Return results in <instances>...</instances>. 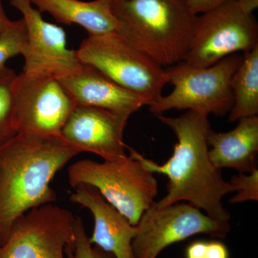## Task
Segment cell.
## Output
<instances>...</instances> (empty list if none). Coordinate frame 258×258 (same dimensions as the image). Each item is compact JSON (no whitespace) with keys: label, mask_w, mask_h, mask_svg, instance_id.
Listing matches in <instances>:
<instances>
[{"label":"cell","mask_w":258,"mask_h":258,"mask_svg":"<svg viewBox=\"0 0 258 258\" xmlns=\"http://www.w3.org/2000/svg\"><path fill=\"white\" fill-rule=\"evenodd\" d=\"M14 94L18 132L60 136L77 106L60 79L50 75L18 74Z\"/></svg>","instance_id":"10"},{"label":"cell","mask_w":258,"mask_h":258,"mask_svg":"<svg viewBox=\"0 0 258 258\" xmlns=\"http://www.w3.org/2000/svg\"><path fill=\"white\" fill-rule=\"evenodd\" d=\"M238 121L230 132L210 131L209 156L217 169L230 168L245 174L257 168L258 116L246 117Z\"/></svg>","instance_id":"15"},{"label":"cell","mask_w":258,"mask_h":258,"mask_svg":"<svg viewBox=\"0 0 258 258\" xmlns=\"http://www.w3.org/2000/svg\"><path fill=\"white\" fill-rule=\"evenodd\" d=\"M228 0H186L191 13L199 15L220 6Z\"/></svg>","instance_id":"22"},{"label":"cell","mask_w":258,"mask_h":258,"mask_svg":"<svg viewBox=\"0 0 258 258\" xmlns=\"http://www.w3.org/2000/svg\"><path fill=\"white\" fill-rule=\"evenodd\" d=\"M241 9L248 14H252L258 8V0H237Z\"/></svg>","instance_id":"25"},{"label":"cell","mask_w":258,"mask_h":258,"mask_svg":"<svg viewBox=\"0 0 258 258\" xmlns=\"http://www.w3.org/2000/svg\"><path fill=\"white\" fill-rule=\"evenodd\" d=\"M72 203L87 208L92 214L94 229L90 241L115 258H134L132 242L135 226L103 198L99 191L88 184L75 187L70 198Z\"/></svg>","instance_id":"14"},{"label":"cell","mask_w":258,"mask_h":258,"mask_svg":"<svg viewBox=\"0 0 258 258\" xmlns=\"http://www.w3.org/2000/svg\"><path fill=\"white\" fill-rule=\"evenodd\" d=\"M64 254L66 258H115L113 254L91 243L80 217L75 219L74 238L66 246Z\"/></svg>","instance_id":"20"},{"label":"cell","mask_w":258,"mask_h":258,"mask_svg":"<svg viewBox=\"0 0 258 258\" xmlns=\"http://www.w3.org/2000/svg\"><path fill=\"white\" fill-rule=\"evenodd\" d=\"M80 153L60 136L26 132L0 147V245L19 217L55 203L51 181Z\"/></svg>","instance_id":"2"},{"label":"cell","mask_w":258,"mask_h":258,"mask_svg":"<svg viewBox=\"0 0 258 258\" xmlns=\"http://www.w3.org/2000/svg\"><path fill=\"white\" fill-rule=\"evenodd\" d=\"M230 182L237 191L231 198L230 203H242L247 201L258 200V169H254L249 174L239 173V175L232 176Z\"/></svg>","instance_id":"21"},{"label":"cell","mask_w":258,"mask_h":258,"mask_svg":"<svg viewBox=\"0 0 258 258\" xmlns=\"http://www.w3.org/2000/svg\"><path fill=\"white\" fill-rule=\"evenodd\" d=\"M76 55L82 64L92 66L122 87L137 93L149 105L162 96L170 75L118 32L88 35Z\"/></svg>","instance_id":"5"},{"label":"cell","mask_w":258,"mask_h":258,"mask_svg":"<svg viewBox=\"0 0 258 258\" xmlns=\"http://www.w3.org/2000/svg\"><path fill=\"white\" fill-rule=\"evenodd\" d=\"M208 241L196 240L186 247L185 258H207Z\"/></svg>","instance_id":"24"},{"label":"cell","mask_w":258,"mask_h":258,"mask_svg":"<svg viewBox=\"0 0 258 258\" xmlns=\"http://www.w3.org/2000/svg\"><path fill=\"white\" fill-rule=\"evenodd\" d=\"M26 42L27 31L23 19L11 20L0 34V69L6 66L10 58L23 55Z\"/></svg>","instance_id":"19"},{"label":"cell","mask_w":258,"mask_h":258,"mask_svg":"<svg viewBox=\"0 0 258 258\" xmlns=\"http://www.w3.org/2000/svg\"><path fill=\"white\" fill-rule=\"evenodd\" d=\"M60 81L77 106L96 107L130 117L142 107L145 98L122 87L92 66L82 64Z\"/></svg>","instance_id":"13"},{"label":"cell","mask_w":258,"mask_h":258,"mask_svg":"<svg viewBox=\"0 0 258 258\" xmlns=\"http://www.w3.org/2000/svg\"><path fill=\"white\" fill-rule=\"evenodd\" d=\"M40 13H49L64 25L76 24L88 35H99L118 31V20L111 10L112 0H30Z\"/></svg>","instance_id":"16"},{"label":"cell","mask_w":258,"mask_h":258,"mask_svg":"<svg viewBox=\"0 0 258 258\" xmlns=\"http://www.w3.org/2000/svg\"><path fill=\"white\" fill-rule=\"evenodd\" d=\"M257 45L258 25L253 14L241 9L237 0H228L198 15L183 62L193 67H208Z\"/></svg>","instance_id":"7"},{"label":"cell","mask_w":258,"mask_h":258,"mask_svg":"<svg viewBox=\"0 0 258 258\" xmlns=\"http://www.w3.org/2000/svg\"><path fill=\"white\" fill-rule=\"evenodd\" d=\"M242 55L227 56L208 67H193L184 62L168 68L171 93L149 105L156 116L172 109L187 110L201 114L224 115L233 106L231 79Z\"/></svg>","instance_id":"6"},{"label":"cell","mask_w":258,"mask_h":258,"mask_svg":"<svg viewBox=\"0 0 258 258\" xmlns=\"http://www.w3.org/2000/svg\"><path fill=\"white\" fill-rule=\"evenodd\" d=\"M21 13L27 31L23 73L50 75L60 79L81 67L76 50L67 47L63 29L44 20L30 0H10Z\"/></svg>","instance_id":"11"},{"label":"cell","mask_w":258,"mask_h":258,"mask_svg":"<svg viewBox=\"0 0 258 258\" xmlns=\"http://www.w3.org/2000/svg\"><path fill=\"white\" fill-rule=\"evenodd\" d=\"M233 106L229 121L258 114V45L244 52L240 66L231 79Z\"/></svg>","instance_id":"17"},{"label":"cell","mask_w":258,"mask_h":258,"mask_svg":"<svg viewBox=\"0 0 258 258\" xmlns=\"http://www.w3.org/2000/svg\"><path fill=\"white\" fill-rule=\"evenodd\" d=\"M132 242L134 258H157L166 247L199 234L225 239L229 221L215 220L189 203L164 208L153 204L144 212Z\"/></svg>","instance_id":"8"},{"label":"cell","mask_w":258,"mask_h":258,"mask_svg":"<svg viewBox=\"0 0 258 258\" xmlns=\"http://www.w3.org/2000/svg\"><path fill=\"white\" fill-rule=\"evenodd\" d=\"M154 173L142 161L129 155L120 160L103 162L83 159L71 164L68 171L69 184H88L136 226L144 212L155 203L158 191Z\"/></svg>","instance_id":"4"},{"label":"cell","mask_w":258,"mask_h":258,"mask_svg":"<svg viewBox=\"0 0 258 258\" xmlns=\"http://www.w3.org/2000/svg\"><path fill=\"white\" fill-rule=\"evenodd\" d=\"M17 76L8 66L0 69V147L18 133L14 94Z\"/></svg>","instance_id":"18"},{"label":"cell","mask_w":258,"mask_h":258,"mask_svg":"<svg viewBox=\"0 0 258 258\" xmlns=\"http://www.w3.org/2000/svg\"><path fill=\"white\" fill-rule=\"evenodd\" d=\"M10 21L11 20L7 16L3 8V0H0V34L4 31L7 26L9 25Z\"/></svg>","instance_id":"26"},{"label":"cell","mask_w":258,"mask_h":258,"mask_svg":"<svg viewBox=\"0 0 258 258\" xmlns=\"http://www.w3.org/2000/svg\"><path fill=\"white\" fill-rule=\"evenodd\" d=\"M207 258H230V252L227 246L220 241H208Z\"/></svg>","instance_id":"23"},{"label":"cell","mask_w":258,"mask_h":258,"mask_svg":"<svg viewBox=\"0 0 258 258\" xmlns=\"http://www.w3.org/2000/svg\"><path fill=\"white\" fill-rule=\"evenodd\" d=\"M118 32L156 63L168 69L183 62L198 15L186 0H112Z\"/></svg>","instance_id":"3"},{"label":"cell","mask_w":258,"mask_h":258,"mask_svg":"<svg viewBox=\"0 0 258 258\" xmlns=\"http://www.w3.org/2000/svg\"><path fill=\"white\" fill-rule=\"evenodd\" d=\"M157 117L172 129L177 139L170 159L160 165L127 147L129 155L142 161L147 169L169 179L166 196L154 205L164 208L186 201L212 218L229 221L230 214L222 200L235 192V188L223 179L221 170L210 160L208 138L212 128L208 115L187 111L179 117Z\"/></svg>","instance_id":"1"},{"label":"cell","mask_w":258,"mask_h":258,"mask_svg":"<svg viewBox=\"0 0 258 258\" xmlns=\"http://www.w3.org/2000/svg\"><path fill=\"white\" fill-rule=\"evenodd\" d=\"M75 219L72 212L53 203L32 209L12 226L0 245V258H66Z\"/></svg>","instance_id":"9"},{"label":"cell","mask_w":258,"mask_h":258,"mask_svg":"<svg viewBox=\"0 0 258 258\" xmlns=\"http://www.w3.org/2000/svg\"><path fill=\"white\" fill-rule=\"evenodd\" d=\"M129 117L96 107L76 106L60 137L80 152H91L104 161L128 157L123 133Z\"/></svg>","instance_id":"12"}]
</instances>
